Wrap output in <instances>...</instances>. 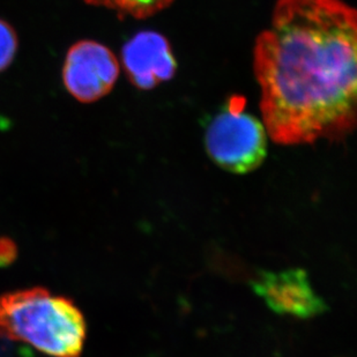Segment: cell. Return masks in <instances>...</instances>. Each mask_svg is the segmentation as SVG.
<instances>
[{
  "label": "cell",
  "instance_id": "obj_1",
  "mask_svg": "<svg viewBox=\"0 0 357 357\" xmlns=\"http://www.w3.org/2000/svg\"><path fill=\"white\" fill-rule=\"evenodd\" d=\"M356 10L342 0H279L257 38L267 135L280 145L340 140L356 123Z\"/></svg>",
  "mask_w": 357,
  "mask_h": 357
},
{
  "label": "cell",
  "instance_id": "obj_2",
  "mask_svg": "<svg viewBox=\"0 0 357 357\" xmlns=\"http://www.w3.org/2000/svg\"><path fill=\"white\" fill-rule=\"evenodd\" d=\"M86 332L77 304L43 287L0 296V337L26 342L47 356L80 357Z\"/></svg>",
  "mask_w": 357,
  "mask_h": 357
},
{
  "label": "cell",
  "instance_id": "obj_3",
  "mask_svg": "<svg viewBox=\"0 0 357 357\" xmlns=\"http://www.w3.org/2000/svg\"><path fill=\"white\" fill-rule=\"evenodd\" d=\"M267 135L263 123L237 105L211 121L206 131V149L211 159L227 172L248 174L266 158Z\"/></svg>",
  "mask_w": 357,
  "mask_h": 357
},
{
  "label": "cell",
  "instance_id": "obj_4",
  "mask_svg": "<svg viewBox=\"0 0 357 357\" xmlns=\"http://www.w3.org/2000/svg\"><path fill=\"white\" fill-rule=\"evenodd\" d=\"M119 75L115 54L103 44L82 40L68 51L63 70L68 91L81 102H94L112 91Z\"/></svg>",
  "mask_w": 357,
  "mask_h": 357
},
{
  "label": "cell",
  "instance_id": "obj_5",
  "mask_svg": "<svg viewBox=\"0 0 357 357\" xmlns=\"http://www.w3.org/2000/svg\"><path fill=\"white\" fill-rule=\"evenodd\" d=\"M252 288L278 314L309 319L327 310L325 301L314 291L307 272L301 268L263 272L253 281Z\"/></svg>",
  "mask_w": 357,
  "mask_h": 357
},
{
  "label": "cell",
  "instance_id": "obj_6",
  "mask_svg": "<svg viewBox=\"0 0 357 357\" xmlns=\"http://www.w3.org/2000/svg\"><path fill=\"white\" fill-rule=\"evenodd\" d=\"M123 63L132 82L146 91L172 79L176 70L168 40L154 31H144L128 40Z\"/></svg>",
  "mask_w": 357,
  "mask_h": 357
},
{
  "label": "cell",
  "instance_id": "obj_7",
  "mask_svg": "<svg viewBox=\"0 0 357 357\" xmlns=\"http://www.w3.org/2000/svg\"><path fill=\"white\" fill-rule=\"evenodd\" d=\"M98 6L108 7L135 17H147L168 6L172 0H87Z\"/></svg>",
  "mask_w": 357,
  "mask_h": 357
},
{
  "label": "cell",
  "instance_id": "obj_8",
  "mask_svg": "<svg viewBox=\"0 0 357 357\" xmlns=\"http://www.w3.org/2000/svg\"><path fill=\"white\" fill-rule=\"evenodd\" d=\"M17 40L13 29L0 20V72L13 61L17 52Z\"/></svg>",
  "mask_w": 357,
  "mask_h": 357
},
{
  "label": "cell",
  "instance_id": "obj_9",
  "mask_svg": "<svg viewBox=\"0 0 357 357\" xmlns=\"http://www.w3.org/2000/svg\"><path fill=\"white\" fill-rule=\"evenodd\" d=\"M17 257V244L8 237H0V267L10 266Z\"/></svg>",
  "mask_w": 357,
  "mask_h": 357
}]
</instances>
